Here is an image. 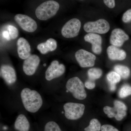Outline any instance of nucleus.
<instances>
[{
	"mask_svg": "<svg viewBox=\"0 0 131 131\" xmlns=\"http://www.w3.org/2000/svg\"><path fill=\"white\" fill-rule=\"evenodd\" d=\"M20 96L24 107L29 112H37L43 105L42 96L35 90L24 88L21 90Z\"/></svg>",
	"mask_w": 131,
	"mask_h": 131,
	"instance_id": "f257e3e1",
	"label": "nucleus"
},
{
	"mask_svg": "<svg viewBox=\"0 0 131 131\" xmlns=\"http://www.w3.org/2000/svg\"><path fill=\"white\" fill-rule=\"evenodd\" d=\"M59 4L55 1H47L37 7L35 15L39 19L46 20L56 15L59 9Z\"/></svg>",
	"mask_w": 131,
	"mask_h": 131,
	"instance_id": "f03ea898",
	"label": "nucleus"
},
{
	"mask_svg": "<svg viewBox=\"0 0 131 131\" xmlns=\"http://www.w3.org/2000/svg\"><path fill=\"white\" fill-rule=\"evenodd\" d=\"M66 87L67 92L71 93L75 99L82 100L86 98L84 84L79 78L73 77L68 80Z\"/></svg>",
	"mask_w": 131,
	"mask_h": 131,
	"instance_id": "7ed1b4c3",
	"label": "nucleus"
},
{
	"mask_svg": "<svg viewBox=\"0 0 131 131\" xmlns=\"http://www.w3.org/2000/svg\"><path fill=\"white\" fill-rule=\"evenodd\" d=\"M113 107L106 106L103 108V112L109 118H114L120 121L126 116L127 107L122 102L115 100L114 102Z\"/></svg>",
	"mask_w": 131,
	"mask_h": 131,
	"instance_id": "20e7f679",
	"label": "nucleus"
},
{
	"mask_svg": "<svg viewBox=\"0 0 131 131\" xmlns=\"http://www.w3.org/2000/svg\"><path fill=\"white\" fill-rule=\"evenodd\" d=\"M66 118L71 120L80 118L84 114L85 106L81 103L68 102L63 106Z\"/></svg>",
	"mask_w": 131,
	"mask_h": 131,
	"instance_id": "39448f33",
	"label": "nucleus"
},
{
	"mask_svg": "<svg viewBox=\"0 0 131 131\" xmlns=\"http://www.w3.org/2000/svg\"><path fill=\"white\" fill-rule=\"evenodd\" d=\"M84 30L88 33L104 34L110 30L109 23L104 19H100L96 21L87 22L84 25Z\"/></svg>",
	"mask_w": 131,
	"mask_h": 131,
	"instance_id": "423d86ee",
	"label": "nucleus"
},
{
	"mask_svg": "<svg viewBox=\"0 0 131 131\" xmlns=\"http://www.w3.org/2000/svg\"><path fill=\"white\" fill-rule=\"evenodd\" d=\"M81 21L78 19L73 18L68 21L62 28L61 33L64 38H70L78 35L81 29Z\"/></svg>",
	"mask_w": 131,
	"mask_h": 131,
	"instance_id": "0eeeda50",
	"label": "nucleus"
},
{
	"mask_svg": "<svg viewBox=\"0 0 131 131\" xmlns=\"http://www.w3.org/2000/svg\"><path fill=\"white\" fill-rule=\"evenodd\" d=\"M75 57L79 65L83 68L93 67L96 60L94 55L83 49H80L77 51Z\"/></svg>",
	"mask_w": 131,
	"mask_h": 131,
	"instance_id": "6e6552de",
	"label": "nucleus"
},
{
	"mask_svg": "<svg viewBox=\"0 0 131 131\" xmlns=\"http://www.w3.org/2000/svg\"><path fill=\"white\" fill-rule=\"evenodd\" d=\"M14 19L23 30L27 32H34L37 28L36 21L26 15L16 14L15 16Z\"/></svg>",
	"mask_w": 131,
	"mask_h": 131,
	"instance_id": "1a4fd4ad",
	"label": "nucleus"
},
{
	"mask_svg": "<svg viewBox=\"0 0 131 131\" xmlns=\"http://www.w3.org/2000/svg\"><path fill=\"white\" fill-rule=\"evenodd\" d=\"M66 70L65 67L63 64H59L58 61H52L45 72V78L50 81L63 74Z\"/></svg>",
	"mask_w": 131,
	"mask_h": 131,
	"instance_id": "9d476101",
	"label": "nucleus"
},
{
	"mask_svg": "<svg viewBox=\"0 0 131 131\" xmlns=\"http://www.w3.org/2000/svg\"><path fill=\"white\" fill-rule=\"evenodd\" d=\"M40 62L39 57L35 54L31 55L25 59L23 63V69L24 73L28 76L34 74Z\"/></svg>",
	"mask_w": 131,
	"mask_h": 131,
	"instance_id": "9b49d317",
	"label": "nucleus"
},
{
	"mask_svg": "<svg viewBox=\"0 0 131 131\" xmlns=\"http://www.w3.org/2000/svg\"><path fill=\"white\" fill-rule=\"evenodd\" d=\"M129 38V36L124 31L120 28H116L113 30L111 33L110 43L114 46L120 47Z\"/></svg>",
	"mask_w": 131,
	"mask_h": 131,
	"instance_id": "f8f14e48",
	"label": "nucleus"
},
{
	"mask_svg": "<svg viewBox=\"0 0 131 131\" xmlns=\"http://www.w3.org/2000/svg\"><path fill=\"white\" fill-rule=\"evenodd\" d=\"M84 39L85 41L92 45L93 52L98 55L101 54L102 50V39L100 35L95 33H89L84 36Z\"/></svg>",
	"mask_w": 131,
	"mask_h": 131,
	"instance_id": "ddd939ff",
	"label": "nucleus"
},
{
	"mask_svg": "<svg viewBox=\"0 0 131 131\" xmlns=\"http://www.w3.org/2000/svg\"><path fill=\"white\" fill-rule=\"evenodd\" d=\"M1 76L7 84L11 85L16 81L17 77L16 72L13 68L7 64L1 66Z\"/></svg>",
	"mask_w": 131,
	"mask_h": 131,
	"instance_id": "4468645a",
	"label": "nucleus"
},
{
	"mask_svg": "<svg viewBox=\"0 0 131 131\" xmlns=\"http://www.w3.org/2000/svg\"><path fill=\"white\" fill-rule=\"evenodd\" d=\"M17 46L18 55L21 59L25 60L31 55L30 46L25 39L19 38L17 41Z\"/></svg>",
	"mask_w": 131,
	"mask_h": 131,
	"instance_id": "2eb2a0df",
	"label": "nucleus"
},
{
	"mask_svg": "<svg viewBox=\"0 0 131 131\" xmlns=\"http://www.w3.org/2000/svg\"><path fill=\"white\" fill-rule=\"evenodd\" d=\"M108 58L112 60L122 61L126 58V54L124 50L114 46H110L107 49Z\"/></svg>",
	"mask_w": 131,
	"mask_h": 131,
	"instance_id": "dca6fc26",
	"label": "nucleus"
},
{
	"mask_svg": "<svg viewBox=\"0 0 131 131\" xmlns=\"http://www.w3.org/2000/svg\"><path fill=\"white\" fill-rule=\"evenodd\" d=\"M57 47L56 40L54 39L50 38L45 42L39 44L37 46V49L41 54H45L49 52L55 50Z\"/></svg>",
	"mask_w": 131,
	"mask_h": 131,
	"instance_id": "f3484780",
	"label": "nucleus"
},
{
	"mask_svg": "<svg viewBox=\"0 0 131 131\" xmlns=\"http://www.w3.org/2000/svg\"><path fill=\"white\" fill-rule=\"evenodd\" d=\"M15 128L19 131H28L30 124L26 117L24 114H20L15 122Z\"/></svg>",
	"mask_w": 131,
	"mask_h": 131,
	"instance_id": "a211bd4d",
	"label": "nucleus"
},
{
	"mask_svg": "<svg viewBox=\"0 0 131 131\" xmlns=\"http://www.w3.org/2000/svg\"><path fill=\"white\" fill-rule=\"evenodd\" d=\"M114 70L121 77L124 79H127L130 76V71L128 67L122 65H116L114 66Z\"/></svg>",
	"mask_w": 131,
	"mask_h": 131,
	"instance_id": "6ab92c4d",
	"label": "nucleus"
},
{
	"mask_svg": "<svg viewBox=\"0 0 131 131\" xmlns=\"http://www.w3.org/2000/svg\"><path fill=\"white\" fill-rule=\"evenodd\" d=\"M88 75L90 80H95L100 78L102 74L101 69L97 68H92L88 71Z\"/></svg>",
	"mask_w": 131,
	"mask_h": 131,
	"instance_id": "aec40b11",
	"label": "nucleus"
},
{
	"mask_svg": "<svg viewBox=\"0 0 131 131\" xmlns=\"http://www.w3.org/2000/svg\"><path fill=\"white\" fill-rule=\"evenodd\" d=\"M100 122L96 119L90 121L89 125L84 129L85 131H100L101 128Z\"/></svg>",
	"mask_w": 131,
	"mask_h": 131,
	"instance_id": "412c9836",
	"label": "nucleus"
},
{
	"mask_svg": "<svg viewBox=\"0 0 131 131\" xmlns=\"http://www.w3.org/2000/svg\"><path fill=\"white\" fill-rule=\"evenodd\" d=\"M107 80L109 84H115L119 82L121 80V77L115 71H111L107 75Z\"/></svg>",
	"mask_w": 131,
	"mask_h": 131,
	"instance_id": "4be33fe9",
	"label": "nucleus"
},
{
	"mask_svg": "<svg viewBox=\"0 0 131 131\" xmlns=\"http://www.w3.org/2000/svg\"><path fill=\"white\" fill-rule=\"evenodd\" d=\"M119 96L124 98L131 95V86L128 84L123 85L118 92Z\"/></svg>",
	"mask_w": 131,
	"mask_h": 131,
	"instance_id": "5701e85b",
	"label": "nucleus"
},
{
	"mask_svg": "<svg viewBox=\"0 0 131 131\" xmlns=\"http://www.w3.org/2000/svg\"><path fill=\"white\" fill-rule=\"evenodd\" d=\"M45 131H62L58 124L54 121L47 122L45 126Z\"/></svg>",
	"mask_w": 131,
	"mask_h": 131,
	"instance_id": "b1692460",
	"label": "nucleus"
},
{
	"mask_svg": "<svg viewBox=\"0 0 131 131\" xmlns=\"http://www.w3.org/2000/svg\"><path fill=\"white\" fill-rule=\"evenodd\" d=\"M7 29L11 39H14L17 38L18 35V30L16 27L12 25H8Z\"/></svg>",
	"mask_w": 131,
	"mask_h": 131,
	"instance_id": "393cba45",
	"label": "nucleus"
},
{
	"mask_svg": "<svg viewBox=\"0 0 131 131\" xmlns=\"http://www.w3.org/2000/svg\"><path fill=\"white\" fill-rule=\"evenodd\" d=\"M122 21L124 23H129L131 21V9H128L124 13L122 18Z\"/></svg>",
	"mask_w": 131,
	"mask_h": 131,
	"instance_id": "a878e982",
	"label": "nucleus"
},
{
	"mask_svg": "<svg viewBox=\"0 0 131 131\" xmlns=\"http://www.w3.org/2000/svg\"><path fill=\"white\" fill-rule=\"evenodd\" d=\"M101 131H119L118 129L110 125H104L101 126Z\"/></svg>",
	"mask_w": 131,
	"mask_h": 131,
	"instance_id": "bb28decb",
	"label": "nucleus"
},
{
	"mask_svg": "<svg viewBox=\"0 0 131 131\" xmlns=\"http://www.w3.org/2000/svg\"><path fill=\"white\" fill-rule=\"evenodd\" d=\"M84 86L88 89H93L95 88V82L94 81L89 79L85 82Z\"/></svg>",
	"mask_w": 131,
	"mask_h": 131,
	"instance_id": "cd10ccee",
	"label": "nucleus"
},
{
	"mask_svg": "<svg viewBox=\"0 0 131 131\" xmlns=\"http://www.w3.org/2000/svg\"><path fill=\"white\" fill-rule=\"evenodd\" d=\"M105 5L109 8H114L115 6V0H103Z\"/></svg>",
	"mask_w": 131,
	"mask_h": 131,
	"instance_id": "c85d7f7f",
	"label": "nucleus"
},
{
	"mask_svg": "<svg viewBox=\"0 0 131 131\" xmlns=\"http://www.w3.org/2000/svg\"><path fill=\"white\" fill-rule=\"evenodd\" d=\"M2 36H3V37L8 40H11V38L9 32L7 31H4L3 32Z\"/></svg>",
	"mask_w": 131,
	"mask_h": 131,
	"instance_id": "c756f323",
	"label": "nucleus"
},
{
	"mask_svg": "<svg viewBox=\"0 0 131 131\" xmlns=\"http://www.w3.org/2000/svg\"><path fill=\"white\" fill-rule=\"evenodd\" d=\"M109 88L110 91H114L116 89V84H109Z\"/></svg>",
	"mask_w": 131,
	"mask_h": 131,
	"instance_id": "7c9ffc66",
	"label": "nucleus"
},
{
	"mask_svg": "<svg viewBox=\"0 0 131 131\" xmlns=\"http://www.w3.org/2000/svg\"></svg>",
	"mask_w": 131,
	"mask_h": 131,
	"instance_id": "2f4dec72",
	"label": "nucleus"
}]
</instances>
